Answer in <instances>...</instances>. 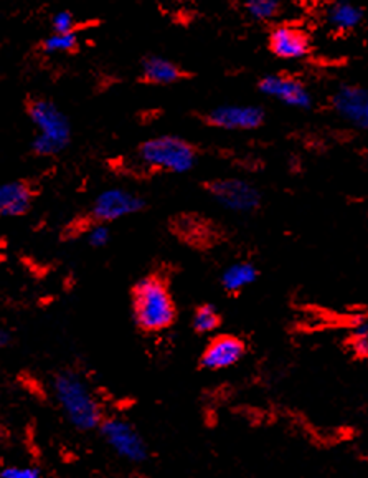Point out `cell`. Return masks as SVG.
Returning <instances> with one entry per match:
<instances>
[{"label": "cell", "instance_id": "cell-25", "mask_svg": "<svg viewBox=\"0 0 368 478\" xmlns=\"http://www.w3.org/2000/svg\"><path fill=\"white\" fill-rule=\"evenodd\" d=\"M303 4H318L320 0H301Z\"/></svg>", "mask_w": 368, "mask_h": 478}, {"label": "cell", "instance_id": "cell-22", "mask_svg": "<svg viewBox=\"0 0 368 478\" xmlns=\"http://www.w3.org/2000/svg\"><path fill=\"white\" fill-rule=\"evenodd\" d=\"M110 228L103 224H98V226L91 227L88 230V242L89 245L93 247H104L108 242H110Z\"/></svg>", "mask_w": 368, "mask_h": 478}, {"label": "cell", "instance_id": "cell-19", "mask_svg": "<svg viewBox=\"0 0 368 478\" xmlns=\"http://www.w3.org/2000/svg\"><path fill=\"white\" fill-rule=\"evenodd\" d=\"M218 325H220V316L213 306L205 305V306L196 310V316H194V328L198 333H210V331L217 329Z\"/></svg>", "mask_w": 368, "mask_h": 478}, {"label": "cell", "instance_id": "cell-14", "mask_svg": "<svg viewBox=\"0 0 368 478\" xmlns=\"http://www.w3.org/2000/svg\"><path fill=\"white\" fill-rule=\"evenodd\" d=\"M141 72H142V78L148 83L162 85V87L173 85L182 78L180 66L160 55H150L148 58H144Z\"/></svg>", "mask_w": 368, "mask_h": 478}, {"label": "cell", "instance_id": "cell-23", "mask_svg": "<svg viewBox=\"0 0 368 478\" xmlns=\"http://www.w3.org/2000/svg\"><path fill=\"white\" fill-rule=\"evenodd\" d=\"M354 350L360 356H368V323H360L354 331Z\"/></svg>", "mask_w": 368, "mask_h": 478}, {"label": "cell", "instance_id": "cell-4", "mask_svg": "<svg viewBox=\"0 0 368 478\" xmlns=\"http://www.w3.org/2000/svg\"><path fill=\"white\" fill-rule=\"evenodd\" d=\"M139 159L152 169L184 174L196 167V148L179 136L164 135L144 141L139 148Z\"/></svg>", "mask_w": 368, "mask_h": 478}, {"label": "cell", "instance_id": "cell-1", "mask_svg": "<svg viewBox=\"0 0 368 478\" xmlns=\"http://www.w3.org/2000/svg\"><path fill=\"white\" fill-rule=\"evenodd\" d=\"M28 116L37 129L32 150L38 156H55L65 151L72 141V125L68 116L53 103L37 98L28 104Z\"/></svg>", "mask_w": 368, "mask_h": 478}, {"label": "cell", "instance_id": "cell-11", "mask_svg": "<svg viewBox=\"0 0 368 478\" xmlns=\"http://www.w3.org/2000/svg\"><path fill=\"white\" fill-rule=\"evenodd\" d=\"M270 50L281 60H301L310 51V40L306 32L295 26H278L271 30Z\"/></svg>", "mask_w": 368, "mask_h": 478}, {"label": "cell", "instance_id": "cell-15", "mask_svg": "<svg viewBox=\"0 0 368 478\" xmlns=\"http://www.w3.org/2000/svg\"><path fill=\"white\" fill-rule=\"evenodd\" d=\"M362 20L364 11L352 0H335L327 9V22L335 30H354Z\"/></svg>", "mask_w": 368, "mask_h": 478}, {"label": "cell", "instance_id": "cell-24", "mask_svg": "<svg viewBox=\"0 0 368 478\" xmlns=\"http://www.w3.org/2000/svg\"><path fill=\"white\" fill-rule=\"evenodd\" d=\"M9 343V333L0 328V346H5Z\"/></svg>", "mask_w": 368, "mask_h": 478}, {"label": "cell", "instance_id": "cell-21", "mask_svg": "<svg viewBox=\"0 0 368 478\" xmlns=\"http://www.w3.org/2000/svg\"><path fill=\"white\" fill-rule=\"evenodd\" d=\"M0 478H42L38 468L30 466H5L0 474Z\"/></svg>", "mask_w": 368, "mask_h": 478}, {"label": "cell", "instance_id": "cell-12", "mask_svg": "<svg viewBox=\"0 0 368 478\" xmlns=\"http://www.w3.org/2000/svg\"><path fill=\"white\" fill-rule=\"evenodd\" d=\"M245 354V344L234 336H220L211 341L202 356V365L207 369H226L236 365Z\"/></svg>", "mask_w": 368, "mask_h": 478}, {"label": "cell", "instance_id": "cell-13", "mask_svg": "<svg viewBox=\"0 0 368 478\" xmlns=\"http://www.w3.org/2000/svg\"><path fill=\"white\" fill-rule=\"evenodd\" d=\"M32 192L24 182L0 184V217H17L28 211Z\"/></svg>", "mask_w": 368, "mask_h": 478}, {"label": "cell", "instance_id": "cell-6", "mask_svg": "<svg viewBox=\"0 0 368 478\" xmlns=\"http://www.w3.org/2000/svg\"><path fill=\"white\" fill-rule=\"evenodd\" d=\"M264 112L257 104H221L210 112V127L225 131H249L264 123Z\"/></svg>", "mask_w": 368, "mask_h": 478}, {"label": "cell", "instance_id": "cell-17", "mask_svg": "<svg viewBox=\"0 0 368 478\" xmlns=\"http://www.w3.org/2000/svg\"><path fill=\"white\" fill-rule=\"evenodd\" d=\"M76 47H78V35H76V32H68V34L51 32L42 42V50L49 53V55L72 53V51L76 50Z\"/></svg>", "mask_w": 368, "mask_h": 478}, {"label": "cell", "instance_id": "cell-3", "mask_svg": "<svg viewBox=\"0 0 368 478\" xmlns=\"http://www.w3.org/2000/svg\"><path fill=\"white\" fill-rule=\"evenodd\" d=\"M53 390L63 412L74 428H95L101 420V409L87 384L74 374H60L55 379Z\"/></svg>", "mask_w": 368, "mask_h": 478}, {"label": "cell", "instance_id": "cell-20", "mask_svg": "<svg viewBox=\"0 0 368 478\" xmlns=\"http://www.w3.org/2000/svg\"><path fill=\"white\" fill-rule=\"evenodd\" d=\"M50 27H51V32H57V34L76 32V19L70 11H58L51 15Z\"/></svg>", "mask_w": 368, "mask_h": 478}, {"label": "cell", "instance_id": "cell-8", "mask_svg": "<svg viewBox=\"0 0 368 478\" xmlns=\"http://www.w3.org/2000/svg\"><path fill=\"white\" fill-rule=\"evenodd\" d=\"M101 430L111 449L126 460L142 462L146 459V443L135 432V428L123 419H110L103 422Z\"/></svg>", "mask_w": 368, "mask_h": 478}, {"label": "cell", "instance_id": "cell-18", "mask_svg": "<svg viewBox=\"0 0 368 478\" xmlns=\"http://www.w3.org/2000/svg\"><path fill=\"white\" fill-rule=\"evenodd\" d=\"M246 12L258 22H270L282 9V0H245Z\"/></svg>", "mask_w": 368, "mask_h": 478}, {"label": "cell", "instance_id": "cell-2", "mask_svg": "<svg viewBox=\"0 0 368 478\" xmlns=\"http://www.w3.org/2000/svg\"><path fill=\"white\" fill-rule=\"evenodd\" d=\"M135 323L146 331H160L175 320V306L165 283L156 277L141 280L133 291Z\"/></svg>", "mask_w": 368, "mask_h": 478}, {"label": "cell", "instance_id": "cell-10", "mask_svg": "<svg viewBox=\"0 0 368 478\" xmlns=\"http://www.w3.org/2000/svg\"><path fill=\"white\" fill-rule=\"evenodd\" d=\"M332 108L349 125L368 131V89L344 85L332 96Z\"/></svg>", "mask_w": 368, "mask_h": 478}, {"label": "cell", "instance_id": "cell-5", "mask_svg": "<svg viewBox=\"0 0 368 478\" xmlns=\"http://www.w3.org/2000/svg\"><path fill=\"white\" fill-rule=\"evenodd\" d=\"M209 192L223 209L238 214L253 212L261 202L259 190L248 181L236 177L213 181L209 186Z\"/></svg>", "mask_w": 368, "mask_h": 478}, {"label": "cell", "instance_id": "cell-16", "mask_svg": "<svg viewBox=\"0 0 368 478\" xmlns=\"http://www.w3.org/2000/svg\"><path fill=\"white\" fill-rule=\"evenodd\" d=\"M258 278V272L255 268V265L248 264V262H236L230 265L223 275H221V285L226 291H242L248 289L249 285H253Z\"/></svg>", "mask_w": 368, "mask_h": 478}, {"label": "cell", "instance_id": "cell-7", "mask_svg": "<svg viewBox=\"0 0 368 478\" xmlns=\"http://www.w3.org/2000/svg\"><path fill=\"white\" fill-rule=\"evenodd\" d=\"M144 199L131 190L112 188L103 190L93 204V215L99 222H114L142 211Z\"/></svg>", "mask_w": 368, "mask_h": 478}, {"label": "cell", "instance_id": "cell-9", "mask_svg": "<svg viewBox=\"0 0 368 478\" xmlns=\"http://www.w3.org/2000/svg\"><path fill=\"white\" fill-rule=\"evenodd\" d=\"M259 91L268 98L280 101L297 110H309L312 106V95L304 83L284 75H268L259 80Z\"/></svg>", "mask_w": 368, "mask_h": 478}]
</instances>
